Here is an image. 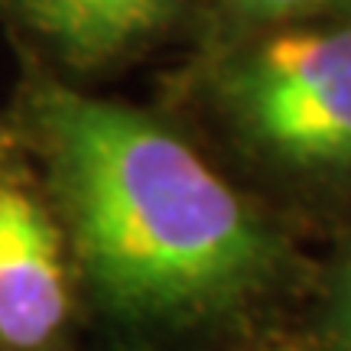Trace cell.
Here are the masks:
<instances>
[{
	"label": "cell",
	"mask_w": 351,
	"mask_h": 351,
	"mask_svg": "<svg viewBox=\"0 0 351 351\" xmlns=\"http://www.w3.org/2000/svg\"><path fill=\"white\" fill-rule=\"evenodd\" d=\"M36 124L88 276L130 315H186L251 293L274 244L241 195L166 127L46 88Z\"/></svg>",
	"instance_id": "6da1fadb"
},
{
	"label": "cell",
	"mask_w": 351,
	"mask_h": 351,
	"mask_svg": "<svg viewBox=\"0 0 351 351\" xmlns=\"http://www.w3.org/2000/svg\"><path fill=\"white\" fill-rule=\"evenodd\" d=\"M244 124L289 166H351V26L280 33L231 78Z\"/></svg>",
	"instance_id": "7a4b0ae2"
},
{
	"label": "cell",
	"mask_w": 351,
	"mask_h": 351,
	"mask_svg": "<svg viewBox=\"0 0 351 351\" xmlns=\"http://www.w3.org/2000/svg\"><path fill=\"white\" fill-rule=\"evenodd\" d=\"M65 322V270L49 218L26 192L0 189V341L39 348Z\"/></svg>",
	"instance_id": "3957f363"
},
{
	"label": "cell",
	"mask_w": 351,
	"mask_h": 351,
	"mask_svg": "<svg viewBox=\"0 0 351 351\" xmlns=\"http://www.w3.org/2000/svg\"><path fill=\"white\" fill-rule=\"evenodd\" d=\"M26 23L75 62H101L143 39L169 0H16Z\"/></svg>",
	"instance_id": "277c9868"
},
{
	"label": "cell",
	"mask_w": 351,
	"mask_h": 351,
	"mask_svg": "<svg viewBox=\"0 0 351 351\" xmlns=\"http://www.w3.org/2000/svg\"><path fill=\"white\" fill-rule=\"evenodd\" d=\"M234 3L254 16H296V13H313L341 3V0H234Z\"/></svg>",
	"instance_id": "5b68a950"
},
{
	"label": "cell",
	"mask_w": 351,
	"mask_h": 351,
	"mask_svg": "<svg viewBox=\"0 0 351 351\" xmlns=\"http://www.w3.org/2000/svg\"><path fill=\"white\" fill-rule=\"evenodd\" d=\"M339 328H341V341H345V351H351V270H348V280H345V289H341Z\"/></svg>",
	"instance_id": "8992f818"
}]
</instances>
